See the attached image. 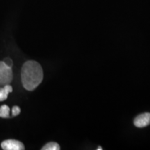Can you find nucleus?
Listing matches in <instances>:
<instances>
[{
    "label": "nucleus",
    "mask_w": 150,
    "mask_h": 150,
    "mask_svg": "<svg viewBox=\"0 0 150 150\" xmlns=\"http://www.w3.org/2000/svg\"><path fill=\"white\" fill-rule=\"evenodd\" d=\"M21 78L24 88L29 91H33L43 79L42 67L35 61H27L22 67Z\"/></svg>",
    "instance_id": "f257e3e1"
},
{
    "label": "nucleus",
    "mask_w": 150,
    "mask_h": 150,
    "mask_svg": "<svg viewBox=\"0 0 150 150\" xmlns=\"http://www.w3.org/2000/svg\"><path fill=\"white\" fill-rule=\"evenodd\" d=\"M12 79V67L7 66L3 61H0V86L10 84Z\"/></svg>",
    "instance_id": "f03ea898"
},
{
    "label": "nucleus",
    "mask_w": 150,
    "mask_h": 150,
    "mask_svg": "<svg viewBox=\"0 0 150 150\" xmlns=\"http://www.w3.org/2000/svg\"><path fill=\"white\" fill-rule=\"evenodd\" d=\"M1 148L4 150H24V146L22 142L16 140H6L1 142Z\"/></svg>",
    "instance_id": "7ed1b4c3"
},
{
    "label": "nucleus",
    "mask_w": 150,
    "mask_h": 150,
    "mask_svg": "<svg viewBox=\"0 0 150 150\" xmlns=\"http://www.w3.org/2000/svg\"><path fill=\"white\" fill-rule=\"evenodd\" d=\"M134 123L135 126L138 128H142L148 126L150 125V113L145 112L138 115L135 118Z\"/></svg>",
    "instance_id": "20e7f679"
},
{
    "label": "nucleus",
    "mask_w": 150,
    "mask_h": 150,
    "mask_svg": "<svg viewBox=\"0 0 150 150\" xmlns=\"http://www.w3.org/2000/svg\"><path fill=\"white\" fill-rule=\"evenodd\" d=\"M13 91L12 86L9 84L5 85L4 88H0V102L6 100L8 97V95Z\"/></svg>",
    "instance_id": "39448f33"
},
{
    "label": "nucleus",
    "mask_w": 150,
    "mask_h": 150,
    "mask_svg": "<svg viewBox=\"0 0 150 150\" xmlns=\"http://www.w3.org/2000/svg\"><path fill=\"white\" fill-rule=\"evenodd\" d=\"M0 117H10V108L6 105H2L1 106H0Z\"/></svg>",
    "instance_id": "423d86ee"
},
{
    "label": "nucleus",
    "mask_w": 150,
    "mask_h": 150,
    "mask_svg": "<svg viewBox=\"0 0 150 150\" xmlns=\"http://www.w3.org/2000/svg\"><path fill=\"white\" fill-rule=\"evenodd\" d=\"M60 146L57 142H50L46 144L42 148V150H59Z\"/></svg>",
    "instance_id": "0eeeda50"
},
{
    "label": "nucleus",
    "mask_w": 150,
    "mask_h": 150,
    "mask_svg": "<svg viewBox=\"0 0 150 150\" xmlns=\"http://www.w3.org/2000/svg\"><path fill=\"white\" fill-rule=\"evenodd\" d=\"M20 111H21V110H20V107H18L17 106H13L12 108V116L14 117V116L18 115L20 113Z\"/></svg>",
    "instance_id": "6e6552de"
},
{
    "label": "nucleus",
    "mask_w": 150,
    "mask_h": 150,
    "mask_svg": "<svg viewBox=\"0 0 150 150\" xmlns=\"http://www.w3.org/2000/svg\"><path fill=\"white\" fill-rule=\"evenodd\" d=\"M3 62L5 63L6 65H7V66L12 67L13 63V61L10 59V58H6V59L3 60Z\"/></svg>",
    "instance_id": "1a4fd4ad"
},
{
    "label": "nucleus",
    "mask_w": 150,
    "mask_h": 150,
    "mask_svg": "<svg viewBox=\"0 0 150 150\" xmlns=\"http://www.w3.org/2000/svg\"><path fill=\"white\" fill-rule=\"evenodd\" d=\"M97 150H101V149L102 150V147H99L98 148H97Z\"/></svg>",
    "instance_id": "9d476101"
}]
</instances>
